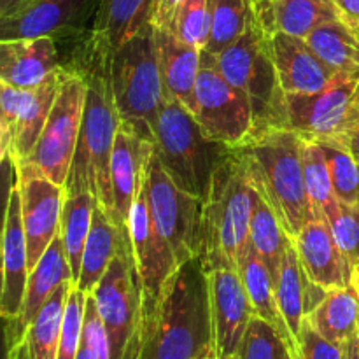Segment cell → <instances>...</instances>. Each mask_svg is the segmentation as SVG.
<instances>
[{
	"label": "cell",
	"mask_w": 359,
	"mask_h": 359,
	"mask_svg": "<svg viewBox=\"0 0 359 359\" xmlns=\"http://www.w3.org/2000/svg\"><path fill=\"white\" fill-rule=\"evenodd\" d=\"M291 241L309 279L326 290L351 286L353 265L339 249L326 221H311Z\"/></svg>",
	"instance_id": "44dd1931"
},
{
	"label": "cell",
	"mask_w": 359,
	"mask_h": 359,
	"mask_svg": "<svg viewBox=\"0 0 359 359\" xmlns=\"http://www.w3.org/2000/svg\"><path fill=\"white\" fill-rule=\"evenodd\" d=\"M186 0H153L149 13V25L153 28H168L179 7Z\"/></svg>",
	"instance_id": "f6af8a7d"
},
{
	"label": "cell",
	"mask_w": 359,
	"mask_h": 359,
	"mask_svg": "<svg viewBox=\"0 0 359 359\" xmlns=\"http://www.w3.org/2000/svg\"><path fill=\"white\" fill-rule=\"evenodd\" d=\"M154 151L170 177L184 191L205 202L214 174L231 147L210 140L195 114L184 104L167 97L154 130Z\"/></svg>",
	"instance_id": "5b68a950"
},
{
	"label": "cell",
	"mask_w": 359,
	"mask_h": 359,
	"mask_svg": "<svg viewBox=\"0 0 359 359\" xmlns=\"http://www.w3.org/2000/svg\"><path fill=\"white\" fill-rule=\"evenodd\" d=\"M123 242H132L119 231L114 221L105 214L100 205H95L90 233L84 245L81 259V273L76 287L83 293L91 294L100 284L102 277L107 272L109 265L118 255Z\"/></svg>",
	"instance_id": "f1b7e54d"
},
{
	"label": "cell",
	"mask_w": 359,
	"mask_h": 359,
	"mask_svg": "<svg viewBox=\"0 0 359 359\" xmlns=\"http://www.w3.org/2000/svg\"><path fill=\"white\" fill-rule=\"evenodd\" d=\"M151 147L153 142L142 139L132 126L121 121L111 158V188L112 221L126 238H130L133 203L146 179Z\"/></svg>",
	"instance_id": "e0dca14e"
},
{
	"label": "cell",
	"mask_w": 359,
	"mask_h": 359,
	"mask_svg": "<svg viewBox=\"0 0 359 359\" xmlns=\"http://www.w3.org/2000/svg\"><path fill=\"white\" fill-rule=\"evenodd\" d=\"M212 351L209 284L202 259L179 265L144 326L142 359H195Z\"/></svg>",
	"instance_id": "7a4b0ae2"
},
{
	"label": "cell",
	"mask_w": 359,
	"mask_h": 359,
	"mask_svg": "<svg viewBox=\"0 0 359 359\" xmlns=\"http://www.w3.org/2000/svg\"><path fill=\"white\" fill-rule=\"evenodd\" d=\"M305 41L337 72L359 70V35L339 18L319 25Z\"/></svg>",
	"instance_id": "836d02e7"
},
{
	"label": "cell",
	"mask_w": 359,
	"mask_h": 359,
	"mask_svg": "<svg viewBox=\"0 0 359 359\" xmlns=\"http://www.w3.org/2000/svg\"><path fill=\"white\" fill-rule=\"evenodd\" d=\"M30 265H28L27 235L21 217V196L16 181L11 182L6 202V219L2 235V294L0 314L7 321H14L21 314L27 293Z\"/></svg>",
	"instance_id": "ac0fdd59"
},
{
	"label": "cell",
	"mask_w": 359,
	"mask_h": 359,
	"mask_svg": "<svg viewBox=\"0 0 359 359\" xmlns=\"http://www.w3.org/2000/svg\"><path fill=\"white\" fill-rule=\"evenodd\" d=\"M354 104L359 107V83H358V88H356V95H354Z\"/></svg>",
	"instance_id": "db71d44e"
},
{
	"label": "cell",
	"mask_w": 359,
	"mask_h": 359,
	"mask_svg": "<svg viewBox=\"0 0 359 359\" xmlns=\"http://www.w3.org/2000/svg\"><path fill=\"white\" fill-rule=\"evenodd\" d=\"M290 359H293V358H290Z\"/></svg>",
	"instance_id": "680465c9"
},
{
	"label": "cell",
	"mask_w": 359,
	"mask_h": 359,
	"mask_svg": "<svg viewBox=\"0 0 359 359\" xmlns=\"http://www.w3.org/2000/svg\"><path fill=\"white\" fill-rule=\"evenodd\" d=\"M60 67L58 48L53 37L0 41V83L30 90Z\"/></svg>",
	"instance_id": "603a6c76"
},
{
	"label": "cell",
	"mask_w": 359,
	"mask_h": 359,
	"mask_svg": "<svg viewBox=\"0 0 359 359\" xmlns=\"http://www.w3.org/2000/svg\"><path fill=\"white\" fill-rule=\"evenodd\" d=\"M359 70L340 72L326 90L312 95L284 93V112L280 128L293 130L316 140L340 139L358 112L354 95Z\"/></svg>",
	"instance_id": "7c38bea8"
},
{
	"label": "cell",
	"mask_w": 359,
	"mask_h": 359,
	"mask_svg": "<svg viewBox=\"0 0 359 359\" xmlns=\"http://www.w3.org/2000/svg\"><path fill=\"white\" fill-rule=\"evenodd\" d=\"M151 219L174 251L179 265L198 256L203 200L184 191L161 165L154 144L144 179Z\"/></svg>",
	"instance_id": "30bf717a"
},
{
	"label": "cell",
	"mask_w": 359,
	"mask_h": 359,
	"mask_svg": "<svg viewBox=\"0 0 359 359\" xmlns=\"http://www.w3.org/2000/svg\"><path fill=\"white\" fill-rule=\"evenodd\" d=\"M305 321L333 344H344L358 333L359 297L353 286L328 290L325 300L305 318Z\"/></svg>",
	"instance_id": "f546056e"
},
{
	"label": "cell",
	"mask_w": 359,
	"mask_h": 359,
	"mask_svg": "<svg viewBox=\"0 0 359 359\" xmlns=\"http://www.w3.org/2000/svg\"><path fill=\"white\" fill-rule=\"evenodd\" d=\"M28 2H32V0H27V2H25V4H23V6H27V4H28ZM23 6H21V7H23Z\"/></svg>",
	"instance_id": "9f6ffc18"
},
{
	"label": "cell",
	"mask_w": 359,
	"mask_h": 359,
	"mask_svg": "<svg viewBox=\"0 0 359 359\" xmlns=\"http://www.w3.org/2000/svg\"><path fill=\"white\" fill-rule=\"evenodd\" d=\"M72 287V280H65L53 293L18 342L7 347V359H58L63 312Z\"/></svg>",
	"instance_id": "484cf974"
},
{
	"label": "cell",
	"mask_w": 359,
	"mask_h": 359,
	"mask_svg": "<svg viewBox=\"0 0 359 359\" xmlns=\"http://www.w3.org/2000/svg\"><path fill=\"white\" fill-rule=\"evenodd\" d=\"M86 91L88 86L83 74L69 65L60 67V90L51 114L30 156L21 160L39 168L60 186H65L76 154L83 126Z\"/></svg>",
	"instance_id": "9c48e42d"
},
{
	"label": "cell",
	"mask_w": 359,
	"mask_h": 359,
	"mask_svg": "<svg viewBox=\"0 0 359 359\" xmlns=\"http://www.w3.org/2000/svg\"><path fill=\"white\" fill-rule=\"evenodd\" d=\"M11 167H13V179L20 188L21 217L27 235L28 265L32 272L46 249L60 233L65 186L56 184L39 168L23 161Z\"/></svg>",
	"instance_id": "4fadbf2b"
},
{
	"label": "cell",
	"mask_w": 359,
	"mask_h": 359,
	"mask_svg": "<svg viewBox=\"0 0 359 359\" xmlns=\"http://www.w3.org/2000/svg\"><path fill=\"white\" fill-rule=\"evenodd\" d=\"M252 184L242 154L231 149L214 174L203 202L198 258L203 269H238L249 241Z\"/></svg>",
	"instance_id": "277c9868"
},
{
	"label": "cell",
	"mask_w": 359,
	"mask_h": 359,
	"mask_svg": "<svg viewBox=\"0 0 359 359\" xmlns=\"http://www.w3.org/2000/svg\"><path fill=\"white\" fill-rule=\"evenodd\" d=\"M249 241L252 242L258 255L269 266L270 273L276 283L279 276L280 263L286 255L287 245L291 244V237L284 230L279 216L272 209L269 202L256 191L252 186V212L249 223Z\"/></svg>",
	"instance_id": "1f68e13d"
},
{
	"label": "cell",
	"mask_w": 359,
	"mask_h": 359,
	"mask_svg": "<svg viewBox=\"0 0 359 359\" xmlns=\"http://www.w3.org/2000/svg\"><path fill=\"white\" fill-rule=\"evenodd\" d=\"M81 342L91 351L95 359H111V351H109V339L105 332L104 321L98 312L97 300L93 294L86 297V309H84V321H83V337Z\"/></svg>",
	"instance_id": "7bdbcfd3"
},
{
	"label": "cell",
	"mask_w": 359,
	"mask_h": 359,
	"mask_svg": "<svg viewBox=\"0 0 359 359\" xmlns=\"http://www.w3.org/2000/svg\"><path fill=\"white\" fill-rule=\"evenodd\" d=\"M337 142L342 144V146L353 154L354 160L359 163V109L356 116L353 118V121H351L349 126L346 128V132L340 135V139H337Z\"/></svg>",
	"instance_id": "7dc6e473"
},
{
	"label": "cell",
	"mask_w": 359,
	"mask_h": 359,
	"mask_svg": "<svg viewBox=\"0 0 359 359\" xmlns=\"http://www.w3.org/2000/svg\"><path fill=\"white\" fill-rule=\"evenodd\" d=\"M344 359H359V344L358 333L351 337L347 342H344Z\"/></svg>",
	"instance_id": "c3c4849f"
},
{
	"label": "cell",
	"mask_w": 359,
	"mask_h": 359,
	"mask_svg": "<svg viewBox=\"0 0 359 359\" xmlns=\"http://www.w3.org/2000/svg\"><path fill=\"white\" fill-rule=\"evenodd\" d=\"M195 118L214 142L237 149L258 132L251 98L202 60L195 88Z\"/></svg>",
	"instance_id": "8fae6325"
},
{
	"label": "cell",
	"mask_w": 359,
	"mask_h": 359,
	"mask_svg": "<svg viewBox=\"0 0 359 359\" xmlns=\"http://www.w3.org/2000/svg\"><path fill=\"white\" fill-rule=\"evenodd\" d=\"M277 79L286 95H312L326 90L340 72L326 65L305 39L273 32L270 34Z\"/></svg>",
	"instance_id": "d6986e66"
},
{
	"label": "cell",
	"mask_w": 359,
	"mask_h": 359,
	"mask_svg": "<svg viewBox=\"0 0 359 359\" xmlns=\"http://www.w3.org/2000/svg\"><path fill=\"white\" fill-rule=\"evenodd\" d=\"M111 86L121 121L154 144V130L167 93L160 76L151 25L112 55Z\"/></svg>",
	"instance_id": "8992f818"
},
{
	"label": "cell",
	"mask_w": 359,
	"mask_h": 359,
	"mask_svg": "<svg viewBox=\"0 0 359 359\" xmlns=\"http://www.w3.org/2000/svg\"><path fill=\"white\" fill-rule=\"evenodd\" d=\"M237 270L241 273V279L244 283L245 291H248V297L252 305L255 316L262 318L263 321H266L272 328L277 330V333L283 337L286 346L290 347L293 359H297L298 344L293 339V335H291L283 314H280V309L276 297V283H273V277L251 241H248L244 251H242Z\"/></svg>",
	"instance_id": "d4e9b609"
},
{
	"label": "cell",
	"mask_w": 359,
	"mask_h": 359,
	"mask_svg": "<svg viewBox=\"0 0 359 359\" xmlns=\"http://www.w3.org/2000/svg\"><path fill=\"white\" fill-rule=\"evenodd\" d=\"M293 358L290 347L277 333L276 328L263 321L258 316H252L249 328L242 342L238 359H290Z\"/></svg>",
	"instance_id": "ab89813d"
},
{
	"label": "cell",
	"mask_w": 359,
	"mask_h": 359,
	"mask_svg": "<svg viewBox=\"0 0 359 359\" xmlns=\"http://www.w3.org/2000/svg\"><path fill=\"white\" fill-rule=\"evenodd\" d=\"M100 0H32L13 14L0 18V41L53 37L81 39L95 18Z\"/></svg>",
	"instance_id": "2e32d148"
},
{
	"label": "cell",
	"mask_w": 359,
	"mask_h": 359,
	"mask_svg": "<svg viewBox=\"0 0 359 359\" xmlns=\"http://www.w3.org/2000/svg\"><path fill=\"white\" fill-rule=\"evenodd\" d=\"M86 293L72 287L63 312L62 333H60L58 359H76L83 337L84 309H86Z\"/></svg>",
	"instance_id": "60d3db41"
},
{
	"label": "cell",
	"mask_w": 359,
	"mask_h": 359,
	"mask_svg": "<svg viewBox=\"0 0 359 359\" xmlns=\"http://www.w3.org/2000/svg\"><path fill=\"white\" fill-rule=\"evenodd\" d=\"M326 221L340 251L351 265L359 262V203H346L333 198L323 210Z\"/></svg>",
	"instance_id": "8d00e7d4"
},
{
	"label": "cell",
	"mask_w": 359,
	"mask_h": 359,
	"mask_svg": "<svg viewBox=\"0 0 359 359\" xmlns=\"http://www.w3.org/2000/svg\"><path fill=\"white\" fill-rule=\"evenodd\" d=\"M130 238H132L137 272H139L140 284H142L144 326H146L156 312L161 297H163L165 286L172 273L179 269V263L172 248L158 233L156 226L151 219L144 186L133 203L132 219H130Z\"/></svg>",
	"instance_id": "5bb4252c"
},
{
	"label": "cell",
	"mask_w": 359,
	"mask_h": 359,
	"mask_svg": "<svg viewBox=\"0 0 359 359\" xmlns=\"http://www.w3.org/2000/svg\"><path fill=\"white\" fill-rule=\"evenodd\" d=\"M358 203H359V202H358Z\"/></svg>",
	"instance_id": "91938a15"
},
{
	"label": "cell",
	"mask_w": 359,
	"mask_h": 359,
	"mask_svg": "<svg viewBox=\"0 0 359 359\" xmlns=\"http://www.w3.org/2000/svg\"><path fill=\"white\" fill-rule=\"evenodd\" d=\"M153 0H100L91 28L77 48L112 58L116 51L149 25Z\"/></svg>",
	"instance_id": "ffe728a7"
},
{
	"label": "cell",
	"mask_w": 359,
	"mask_h": 359,
	"mask_svg": "<svg viewBox=\"0 0 359 359\" xmlns=\"http://www.w3.org/2000/svg\"><path fill=\"white\" fill-rule=\"evenodd\" d=\"M337 18L359 35V0H328Z\"/></svg>",
	"instance_id": "bcb514c9"
},
{
	"label": "cell",
	"mask_w": 359,
	"mask_h": 359,
	"mask_svg": "<svg viewBox=\"0 0 359 359\" xmlns=\"http://www.w3.org/2000/svg\"><path fill=\"white\" fill-rule=\"evenodd\" d=\"M351 286H353V290L356 291L358 297H359V262L353 266V277H351Z\"/></svg>",
	"instance_id": "f907efd6"
},
{
	"label": "cell",
	"mask_w": 359,
	"mask_h": 359,
	"mask_svg": "<svg viewBox=\"0 0 359 359\" xmlns=\"http://www.w3.org/2000/svg\"><path fill=\"white\" fill-rule=\"evenodd\" d=\"M65 280H72V269H70L69 259H67L62 233H58L28 276L27 293H25L21 314L14 321L6 323L7 347L18 342V339L23 335L28 325L39 314V311L44 307L46 302L53 297V293Z\"/></svg>",
	"instance_id": "7402d4cb"
},
{
	"label": "cell",
	"mask_w": 359,
	"mask_h": 359,
	"mask_svg": "<svg viewBox=\"0 0 359 359\" xmlns=\"http://www.w3.org/2000/svg\"><path fill=\"white\" fill-rule=\"evenodd\" d=\"M328 161L335 196L340 202H359V163L337 140H319Z\"/></svg>",
	"instance_id": "74e56055"
},
{
	"label": "cell",
	"mask_w": 359,
	"mask_h": 359,
	"mask_svg": "<svg viewBox=\"0 0 359 359\" xmlns=\"http://www.w3.org/2000/svg\"><path fill=\"white\" fill-rule=\"evenodd\" d=\"M297 359H344V344H333L323 339L307 321H304Z\"/></svg>",
	"instance_id": "ee69618b"
},
{
	"label": "cell",
	"mask_w": 359,
	"mask_h": 359,
	"mask_svg": "<svg viewBox=\"0 0 359 359\" xmlns=\"http://www.w3.org/2000/svg\"><path fill=\"white\" fill-rule=\"evenodd\" d=\"M153 41L165 93L195 112V88L202 69V51L179 41L167 28H153Z\"/></svg>",
	"instance_id": "cb8c5ba5"
},
{
	"label": "cell",
	"mask_w": 359,
	"mask_h": 359,
	"mask_svg": "<svg viewBox=\"0 0 359 359\" xmlns=\"http://www.w3.org/2000/svg\"><path fill=\"white\" fill-rule=\"evenodd\" d=\"M195 359H216V356H214V351H207V353H203L202 356H198Z\"/></svg>",
	"instance_id": "f5cc1de1"
},
{
	"label": "cell",
	"mask_w": 359,
	"mask_h": 359,
	"mask_svg": "<svg viewBox=\"0 0 359 359\" xmlns=\"http://www.w3.org/2000/svg\"><path fill=\"white\" fill-rule=\"evenodd\" d=\"M302 165H304L305 189H307L309 200H311V205L314 209L316 219L323 221V210L337 196L335 191H333L328 161H326L325 151H323L319 140L304 137V142H302Z\"/></svg>",
	"instance_id": "d590c367"
},
{
	"label": "cell",
	"mask_w": 359,
	"mask_h": 359,
	"mask_svg": "<svg viewBox=\"0 0 359 359\" xmlns=\"http://www.w3.org/2000/svg\"><path fill=\"white\" fill-rule=\"evenodd\" d=\"M358 344H359V321H358Z\"/></svg>",
	"instance_id": "11a10c76"
},
{
	"label": "cell",
	"mask_w": 359,
	"mask_h": 359,
	"mask_svg": "<svg viewBox=\"0 0 359 359\" xmlns=\"http://www.w3.org/2000/svg\"><path fill=\"white\" fill-rule=\"evenodd\" d=\"M167 30H170L179 41L203 51L210 39V14L207 0H186L177 9Z\"/></svg>",
	"instance_id": "f35d334b"
},
{
	"label": "cell",
	"mask_w": 359,
	"mask_h": 359,
	"mask_svg": "<svg viewBox=\"0 0 359 359\" xmlns=\"http://www.w3.org/2000/svg\"><path fill=\"white\" fill-rule=\"evenodd\" d=\"M210 39L202 53L217 55L237 41L256 20V0H207Z\"/></svg>",
	"instance_id": "e575fe53"
},
{
	"label": "cell",
	"mask_w": 359,
	"mask_h": 359,
	"mask_svg": "<svg viewBox=\"0 0 359 359\" xmlns=\"http://www.w3.org/2000/svg\"><path fill=\"white\" fill-rule=\"evenodd\" d=\"M109 339L111 359H142V284L132 242H123L100 284L91 293Z\"/></svg>",
	"instance_id": "ba28073f"
},
{
	"label": "cell",
	"mask_w": 359,
	"mask_h": 359,
	"mask_svg": "<svg viewBox=\"0 0 359 359\" xmlns=\"http://www.w3.org/2000/svg\"><path fill=\"white\" fill-rule=\"evenodd\" d=\"M27 0H0V18H6L20 9Z\"/></svg>",
	"instance_id": "681fc988"
},
{
	"label": "cell",
	"mask_w": 359,
	"mask_h": 359,
	"mask_svg": "<svg viewBox=\"0 0 359 359\" xmlns=\"http://www.w3.org/2000/svg\"><path fill=\"white\" fill-rule=\"evenodd\" d=\"M309 276L302 269L300 258L294 249L293 241L287 245L286 255L280 263L279 276L276 279V297L279 304L280 314L290 328L291 335L300 339L302 325L305 321V293H307Z\"/></svg>",
	"instance_id": "d6a6232c"
},
{
	"label": "cell",
	"mask_w": 359,
	"mask_h": 359,
	"mask_svg": "<svg viewBox=\"0 0 359 359\" xmlns=\"http://www.w3.org/2000/svg\"><path fill=\"white\" fill-rule=\"evenodd\" d=\"M60 90V69L46 77L39 86L23 90L20 114H18L16 130H14L11 163L25 160L30 156L48 123L51 109L55 105Z\"/></svg>",
	"instance_id": "83f0119b"
},
{
	"label": "cell",
	"mask_w": 359,
	"mask_h": 359,
	"mask_svg": "<svg viewBox=\"0 0 359 359\" xmlns=\"http://www.w3.org/2000/svg\"><path fill=\"white\" fill-rule=\"evenodd\" d=\"M21 98L23 90L0 83V156L4 161H11Z\"/></svg>",
	"instance_id": "b9f144b4"
},
{
	"label": "cell",
	"mask_w": 359,
	"mask_h": 359,
	"mask_svg": "<svg viewBox=\"0 0 359 359\" xmlns=\"http://www.w3.org/2000/svg\"><path fill=\"white\" fill-rule=\"evenodd\" d=\"M300 133L287 128L256 132L244 146L237 147L245 161L251 184L272 205L291 238L316 221L314 209L305 189Z\"/></svg>",
	"instance_id": "3957f363"
},
{
	"label": "cell",
	"mask_w": 359,
	"mask_h": 359,
	"mask_svg": "<svg viewBox=\"0 0 359 359\" xmlns=\"http://www.w3.org/2000/svg\"><path fill=\"white\" fill-rule=\"evenodd\" d=\"M325 2H328V0H325Z\"/></svg>",
	"instance_id": "6f0895ef"
},
{
	"label": "cell",
	"mask_w": 359,
	"mask_h": 359,
	"mask_svg": "<svg viewBox=\"0 0 359 359\" xmlns=\"http://www.w3.org/2000/svg\"><path fill=\"white\" fill-rule=\"evenodd\" d=\"M95 205H98L93 193L86 188H65V200L62 210V233L65 255L72 269V283L76 287L81 273V259H83L84 245L93 219Z\"/></svg>",
	"instance_id": "4dcf8cb0"
},
{
	"label": "cell",
	"mask_w": 359,
	"mask_h": 359,
	"mask_svg": "<svg viewBox=\"0 0 359 359\" xmlns=\"http://www.w3.org/2000/svg\"><path fill=\"white\" fill-rule=\"evenodd\" d=\"M209 284L212 351L216 359H238L249 328L252 305L235 269L207 270Z\"/></svg>",
	"instance_id": "9a60e30c"
},
{
	"label": "cell",
	"mask_w": 359,
	"mask_h": 359,
	"mask_svg": "<svg viewBox=\"0 0 359 359\" xmlns=\"http://www.w3.org/2000/svg\"><path fill=\"white\" fill-rule=\"evenodd\" d=\"M69 67L86 81V105L65 188H86L112 219L111 158L121 116L111 86V58L76 48Z\"/></svg>",
	"instance_id": "6da1fadb"
},
{
	"label": "cell",
	"mask_w": 359,
	"mask_h": 359,
	"mask_svg": "<svg viewBox=\"0 0 359 359\" xmlns=\"http://www.w3.org/2000/svg\"><path fill=\"white\" fill-rule=\"evenodd\" d=\"M335 18L325 0H256V20L269 35L284 32L307 39L314 28Z\"/></svg>",
	"instance_id": "4316f807"
},
{
	"label": "cell",
	"mask_w": 359,
	"mask_h": 359,
	"mask_svg": "<svg viewBox=\"0 0 359 359\" xmlns=\"http://www.w3.org/2000/svg\"><path fill=\"white\" fill-rule=\"evenodd\" d=\"M76 359H95V358H93V354H91V351L88 349V347L84 346L83 342H81L79 353H77V358Z\"/></svg>",
	"instance_id": "816d5d0a"
},
{
	"label": "cell",
	"mask_w": 359,
	"mask_h": 359,
	"mask_svg": "<svg viewBox=\"0 0 359 359\" xmlns=\"http://www.w3.org/2000/svg\"><path fill=\"white\" fill-rule=\"evenodd\" d=\"M203 62L210 63L224 79L251 98L258 132L280 128L284 112V91L273 65L270 35L258 23L217 55L202 53Z\"/></svg>",
	"instance_id": "52a82bcc"
}]
</instances>
